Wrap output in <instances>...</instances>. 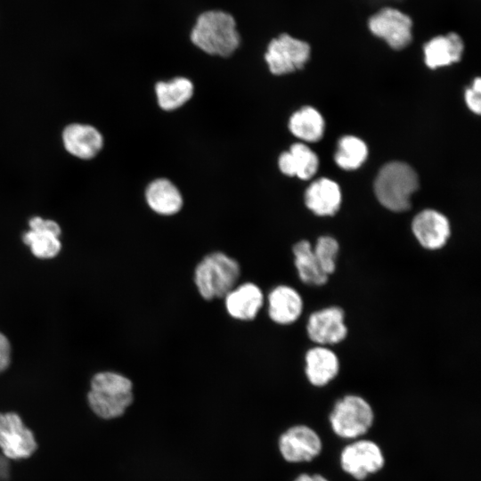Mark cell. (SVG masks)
I'll list each match as a JSON object with an SVG mask.
<instances>
[{"instance_id":"603a6c76","label":"cell","mask_w":481,"mask_h":481,"mask_svg":"<svg viewBox=\"0 0 481 481\" xmlns=\"http://www.w3.org/2000/svg\"><path fill=\"white\" fill-rule=\"evenodd\" d=\"M155 92L159 107L165 110H173L191 99L193 85L188 78L176 77L167 82H159Z\"/></svg>"},{"instance_id":"9c48e42d","label":"cell","mask_w":481,"mask_h":481,"mask_svg":"<svg viewBox=\"0 0 481 481\" xmlns=\"http://www.w3.org/2000/svg\"><path fill=\"white\" fill-rule=\"evenodd\" d=\"M348 330L345 312L337 306H330L312 313L306 322L308 338L318 346H330L342 342Z\"/></svg>"},{"instance_id":"6da1fadb","label":"cell","mask_w":481,"mask_h":481,"mask_svg":"<svg viewBox=\"0 0 481 481\" xmlns=\"http://www.w3.org/2000/svg\"><path fill=\"white\" fill-rule=\"evenodd\" d=\"M133 398V383L125 375L108 371L93 376L87 401L98 417L110 420L123 415Z\"/></svg>"},{"instance_id":"ba28073f","label":"cell","mask_w":481,"mask_h":481,"mask_svg":"<svg viewBox=\"0 0 481 481\" xmlns=\"http://www.w3.org/2000/svg\"><path fill=\"white\" fill-rule=\"evenodd\" d=\"M37 447L32 431L15 412L0 413V449L12 460L30 457Z\"/></svg>"},{"instance_id":"7402d4cb","label":"cell","mask_w":481,"mask_h":481,"mask_svg":"<svg viewBox=\"0 0 481 481\" xmlns=\"http://www.w3.org/2000/svg\"><path fill=\"white\" fill-rule=\"evenodd\" d=\"M289 128L299 139L306 142L319 141L324 132V120L318 110L306 106L293 113Z\"/></svg>"},{"instance_id":"d4e9b609","label":"cell","mask_w":481,"mask_h":481,"mask_svg":"<svg viewBox=\"0 0 481 481\" xmlns=\"http://www.w3.org/2000/svg\"><path fill=\"white\" fill-rule=\"evenodd\" d=\"M59 237L47 231L29 230L23 234L22 240L36 257L51 259L55 257L61 249Z\"/></svg>"},{"instance_id":"4fadbf2b","label":"cell","mask_w":481,"mask_h":481,"mask_svg":"<svg viewBox=\"0 0 481 481\" xmlns=\"http://www.w3.org/2000/svg\"><path fill=\"white\" fill-rule=\"evenodd\" d=\"M224 298L228 314L241 322L254 320L265 303L262 289L253 282L235 286Z\"/></svg>"},{"instance_id":"52a82bcc","label":"cell","mask_w":481,"mask_h":481,"mask_svg":"<svg viewBox=\"0 0 481 481\" xmlns=\"http://www.w3.org/2000/svg\"><path fill=\"white\" fill-rule=\"evenodd\" d=\"M310 53L307 42L283 33L269 43L265 59L273 74L283 75L302 69Z\"/></svg>"},{"instance_id":"277c9868","label":"cell","mask_w":481,"mask_h":481,"mask_svg":"<svg viewBox=\"0 0 481 481\" xmlns=\"http://www.w3.org/2000/svg\"><path fill=\"white\" fill-rule=\"evenodd\" d=\"M416 172L403 162H390L379 170L374 183L375 194L386 208L406 211L411 207V196L418 189Z\"/></svg>"},{"instance_id":"83f0119b","label":"cell","mask_w":481,"mask_h":481,"mask_svg":"<svg viewBox=\"0 0 481 481\" xmlns=\"http://www.w3.org/2000/svg\"><path fill=\"white\" fill-rule=\"evenodd\" d=\"M29 224L30 230L47 231L56 234L57 236H60L61 233V230L59 224L50 219H43L42 217L35 216L29 220Z\"/></svg>"},{"instance_id":"7c38bea8","label":"cell","mask_w":481,"mask_h":481,"mask_svg":"<svg viewBox=\"0 0 481 481\" xmlns=\"http://www.w3.org/2000/svg\"><path fill=\"white\" fill-rule=\"evenodd\" d=\"M412 231L420 245L428 250L444 248L451 234L447 217L434 209L417 214L412 222Z\"/></svg>"},{"instance_id":"8992f818","label":"cell","mask_w":481,"mask_h":481,"mask_svg":"<svg viewBox=\"0 0 481 481\" xmlns=\"http://www.w3.org/2000/svg\"><path fill=\"white\" fill-rule=\"evenodd\" d=\"M367 25L372 35L395 50L405 48L412 40V20L399 9L383 7L369 17Z\"/></svg>"},{"instance_id":"ac0fdd59","label":"cell","mask_w":481,"mask_h":481,"mask_svg":"<svg viewBox=\"0 0 481 481\" xmlns=\"http://www.w3.org/2000/svg\"><path fill=\"white\" fill-rule=\"evenodd\" d=\"M305 203L317 216H333L341 203L339 186L330 179L320 178L306 191Z\"/></svg>"},{"instance_id":"3957f363","label":"cell","mask_w":481,"mask_h":481,"mask_svg":"<svg viewBox=\"0 0 481 481\" xmlns=\"http://www.w3.org/2000/svg\"><path fill=\"white\" fill-rule=\"evenodd\" d=\"M238 261L222 251L206 255L196 265L193 281L200 296L211 301L224 298L240 277Z\"/></svg>"},{"instance_id":"7a4b0ae2","label":"cell","mask_w":481,"mask_h":481,"mask_svg":"<svg viewBox=\"0 0 481 481\" xmlns=\"http://www.w3.org/2000/svg\"><path fill=\"white\" fill-rule=\"evenodd\" d=\"M191 40L208 54L227 57L239 47L240 38L231 14L222 11H208L198 17Z\"/></svg>"},{"instance_id":"4316f807","label":"cell","mask_w":481,"mask_h":481,"mask_svg":"<svg viewBox=\"0 0 481 481\" xmlns=\"http://www.w3.org/2000/svg\"><path fill=\"white\" fill-rule=\"evenodd\" d=\"M481 80L475 78L472 86L465 92V101L468 107L475 113L479 114L481 110Z\"/></svg>"},{"instance_id":"f546056e","label":"cell","mask_w":481,"mask_h":481,"mask_svg":"<svg viewBox=\"0 0 481 481\" xmlns=\"http://www.w3.org/2000/svg\"><path fill=\"white\" fill-rule=\"evenodd\" d=\"M294 481H329L319 474L308 475L301 474Z\"/></svg>"},{"instance_id":"5b68a950","label":"cell","mask_w":481,"mask_h":481,"mask_svg":"<svg viewBox=\"0 0 481 481\" xmlns=\"http://www.w3.org/2000/svg\"><path fill=\"white\" fill-rule=\"evenodd\" d=\"M373 420L370 404L356 395H347L337 401L330 414L333 431L342 438H357L364 435Z\"/></svg>"},{"instance_id":"8fae6325","label":"cell","mask_w":481,"mask_h":481,"mask_svg":"<svg viewBox=\"0 0 481 481\" xmlns=\"http://www.w3.org/2000/svg\"><path fill=\"white\" fill-rule=\"evenodd\" d=\"M322 441L314 430L298 425L289 428L279 439V449L289 462L310 461L322 451Z\"/></svg>"},{"instance_id":"44dd1931","label":"cell","mask_w":481,"mask_h":481,"mask_svg":"<svg viewBox=\"0 0 481 481\" xmlns=\"http://www.w3.org/2000/svg\"><path fill=\"white\" fill-rule=\"evenodd\" d=\"M294 264L299 279L306 285L319 287L327 283L329 276L322 270L308 240L298 241L292 248Z\"/></svg>"},{"instance_id":"484cf974","label":"cell","mask_w":481,"mask_h":481,"mask_svg":"<svg viewBox=\"0 0 481 481\" xmlns=\"http://www.w3.org/2000/svg\"><path fill=\"white\" fill-rule=\"evenodd\" d=\"M314 256L322 270L330 276L337 268L339 244L331 236H321L313 247Z\"/></svg>"},{"instance_id":"9a60e30c","label":"cell","mask_w":481,"mask_h":481,"mask_svg":"<svg viewBox=\"0 0 481 481\" xmlns=\"http://www.w3.org/2000/svg\"><path fill=\"white\" fill-rule=\"evenodd\" d=\"M339 368V359L329 346L316 345L305 355V373L314 387L329 384L338 376Z\"/></svg>"},{"instance_id":"5bb4252c","label":"cell","mask_w":481,"mask_h":481,"mask_svg":"<svg viewBox=\"0 0 481 481\" xmlns=\"http://www.w3.org/2000/svg\"><path fill=\"white\" fill-rule=\"evenodd\" d=\"M267 304L269 318L280 325L294 323L304 308L301 295L289 285L274 287L267 296Z\"/></svg>"},{"instance_id":"ffe728a7","label":"cell","mask_w":481,"mask_h":481,"mask_svg":"<svg viewBox=\"0 0 481 481\" xmlns=\"http://www.w3.org/2000/svg\"><path fill=\"white\" fill-rule=\"evenodd\" d=\"M145 195L149 207L162 216L175 215L183 206L180 192L175 184L165 178L152 181L148 185Z\"/></svg>"},{"instance_id":"2e32d148","label":"cell","mask_w":481,"mask_h":481,"mask_svg":"<svg viewBox=\"0 0 481 481\" xmlns=\"http://www.w3.org/2000/svg\"><path fill=\"white\" fill-rule=\"evenodd\" d=\"M424 61L430 69L451 65L461 60L464 43L455 32L432 37L423 47Z\"/></svg>"},{"instance_id":"f1b7e54d","label":"cell","mask_w":481,"mask_h":481,"mask_svg":"<svg viewBox=\"0 0 481 481\" xmlns=\"http://www.w3.org/2000/svg\"><path fill=\"white\" fill-rule=\"evenodd\" d=\"M12 347L8 338L0 331V373L11 363Z\"/></svg>"},{"instance_id":"d6986e66","label":"cell","mask_w":481,"mask_h":481,"mask_svg":"<svg viewBox=\"0 0 481 481\" xmlns=\"http://www.w3.org/2000/svg\"><path fill=\"white\" fill-rule=\"evenodd\" d=\"M278 165L284 175L307 180L316 173L319 160L310 148L297 143L290 146L289 151L280 155Z\"/></svg>"},{"instance_id":"30bf717a","label":"cell","mask_w":481,"mask_h":481,"mask_svg":"<svg viewBox=\"0 0 481 481\" xmlns=\"http://www.w3.org/2000/svg\"><path fill=\"white\" fill-rule=\"evenodd\" d=\"M384 462L381 449L370 440L355 441L346 446L340 454L341 468L357 480L379 471Z\"/></svg>"},{"instance_id":"cb8c5ba5","label":"cell","mask_w":481,"mask_h":481,"mask_svg":"<svg viewBox=\"0 0 481 481\" xmlns=\"http://www.w3.org/2000/svg\"><path fill=\"white\" fill-rule=\"evenodd\" d=\"M367 155L368 149L363 141L353 135H346L339 140L334 159L341 168L353 170L365 161Z\"/></svg>"},{"instance_id":"e0dca14e","label":"cell","mask_w":481,"mask_h":481,"mask_svg":"<svg viewBox=\"0 0 481 481\" xmlns=\"http://www.w3.org/2000/svg\"><path fill=\"white\" fill-rule=\"evenodd\" d=\"M66 150L80 159H91L102 149L103 140L99 131L92 126L71 124L62 134Z\"/></svg>"}]
</instances>
